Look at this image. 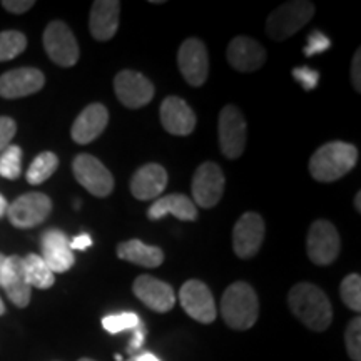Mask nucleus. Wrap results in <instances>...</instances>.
Wrapping results in <instances>:
<instances>
[{"instance_id":"obj_25","label":"nucleus","mask_w":361,"mask_h":361,"mask_svg":"<svg viewBox=\"0 0 361 361\" xmlns=\"http://www.w3.org/2000/svg\"><path fill=\"white\" fill-rule=\"evenodd\" d=\"M117 256L142 268H157L164 261V252L157 246L144 245L141 239H130L117 246Z\"/></svg>"},{"instance_id":"obj_21","label":"nucleus","mask_w":361,"mask_h":361,"mask_svg":"<svg viewBox=\"0 0 361 361\" xmlns=\"http://www.w3.org/2000/svg\"><path fill=\"white\" fill-rule=\"evenodd\" d=\"M109 123V111L102 104H90L78 116L71 129V135L78 144L96 141Z\"/></svg>"},{"instance_id":"obj_42","label":"nucleus","mask_w":361,"mask_h":361,"mask_svg":"<svg viewBox=\"0 0 361 361\" xmlns=\"http://www.w3.org/2000/svg\"><path fill=\"white\" fill-rule=\"evenodd\" d=\"M6 259L7 256H4L2 252H0V286H2V274H4V266H6Z\"/></svg>"},{"instance_id":"obj_9","label":"nucleus","mask_w":361,"mask_h":361,"mask_svg":"<svg viewBox=\"0 0 361 361\" xmlns=\"http://www.w3.org/2000/svg\"><path fill=\"white\" fill-rule=\"evenodd\" d=\"M52 211L51 197L44 192H27L17 197L11 206L7 207L8 221L16 228H34L47 219Z\"/></svg>"},{"instance_id":"obj_47","label":"nucleus","mask_w":361,"mask_h":361,"mask_svg":"<svg viewBox=\"0 0 361 361\" xmlns=\"http://www.w3.org/2000/svg\"><path fill=\"white\" fill-rule=\"evenodd\" d=\"M128 361H137V360H135V356H133V358H129Z\"/></svg>"},{"instance_id":"obj_32","label":"nucleus","mask_w":361,"mask_h":361,"mask_svg":"<svg viewBox=\"0 0 361 361\" xmlns=\"http://www.w3.org/2000/svg\"><path fill=\"white\" fill-rule=\"evenodd\" d=\"M346 350L353 361H361V319H351L345 333Z\"/></svg>"},{"instance_id":"obj_16","label":"nucleus","mask_w":361,"mask_h":361,"mask_svg":"<svg viewBox=\"0 0 361 361\" xmlns=\"http://www.w3.org/2000/svg\"><path fill=\"white\" fill-rule=\"evenodd\" d=\"M45 78L34 67H20L0 75V97L19 99L39 92L44 87Z\"/></svg>"},{"instance_id":"obj_20","label":"nucleus","mask_w":361,"mask_h":361,"mask_svg":"<svg viewBox=\"0 0 361 361\" xmlns=\"http://www.w3.org/2000/svg\"><path fill=\"white\" fill-rule=\"evenodd\" d=\"M162 128L174 135H188L196 128V114L180 97H166L161 104Z\"/></svg>"},{"instance_id":"obj_6","label":"nucleus","mask_w":361,"mask_h":361,"mask_svg":"<svg viewBox=\"0 0 361 361\" xmlns=\"http://www.w3.org/2000/svg\"><path fill=\"white\" fill-rule=\"evenodd\" d=\"M340 234L336 228L326 219H318L310 226L306 250L310 259L318 266H328L340 255Z\"/></svg>"},{"instance_id":"obj_46","label":"nucleus","mask_w":361,"mask_h":361,"mask_svg":"<svg viewBox=\"0 0 361 361\" xmlns=\"http://www.w3.org/2000/svg\"><path fill=\"white\" fill-rule=\"evenodd\" d=\"M79 361H94V360H90V358H80Z\"/></svg>"},{"instance_id":"obj_4","label":"nucleus","mask_w":361,"mask_h":361,"mask_svg":"<svg viewBox=\"0 0 361 361\" xmlns=\"http://www.w3.org/2000/svg\"><path fill=\"white\" fill-rule=\"evenodd\" d=\"M316 7L306 0L286 2L269 13L266 20V32L273 40H284L295 35L301 27L313 19Z\"/></svg>"},{"instance_id":"obj_1","label":"nucleus","mask_w":361,"mask_h":361,"mask_svg":"<svg viewBox=\"0 0 361 361\" xmlns=\"http://www.w3.org/2000/svg\"><path fill=\"white\" fill-rule=\"evenodd\" d=\"M293 314L313 331H324L333 319V310L322 288L311 283H298L288 295Z\"/></svg>"},{"instance_id":"obj_28","label":"nucleus","mask_w":361,"mask_h":361,"mask_svg":"<svg viewBox=\"0 0 361 361\" xmlns=\"http://www.w3.org/2000/svg\"><path fill=\"white\" fill-rule=\"evenodd\" d=\"M27 47V37L19 30L0 32V62L12 61L20 56Z\"/></svg>"},{"instance_id":"obj_44","label":"nucleus","mask_w":361,"mask_h":361,"mask_svg":"<svg viewBox=\"0 0 361 361\" xmlns=\"http://www.w3.org/2000/svg\"><path fill=\"white\" fill-rule=\"evenodd\" d=\"M4 313H6V305H4L2 298H0V316H2Z\"/></svg>"},{"instance_id":"obj_31","label":"nucleus","mask_w":361,"mask_h":361,"mask_svg":"<svg viewBox=\"0 0 361 361\" xmlns=\"http://www.w3.org/2000/svg\"><path fill=\"white\" fill-rule=\"evenodd\" d=\"M142 322L135 313H119V314H109L102 319V326L106 331L116 333L126 331V329H135L141 326Z\"/></svg>"},{"instance_id":"obj_26","label":"nucleus","mask_w":361,"mask_h":361,"mask_svg":"<svg viewBox=\"0 0 361 361\" xmlns=\"http://www.w3.org/2000/svg\"><path fill=\"white\" fill-rule=\"evenodd\" d=\"M24 269L27 281L32 288L49 290L56 281V274L45 264V261L39 255H27L24 258Z\"/></svg>"},{"instance_id":"obj_30","label":"nucleus","mask_w":361,"mask_h":361,"mask_svg":"<svg viewBox=\"0 0 361 361\" xmlns=\"http://www.w3.org/2000/svg\"><path fill=\"white\" fill-rule=\"evenodd\" d=\"M340 296L343 303L358 313L361 310V278L360 274L351 273L341 281Z\"/></svg>"},{"instance_id":"obj_27","label":"nucleus","mask_w":361,"mask_h":361,"mask_svg":"<svg viewBox=\"0 0 361 361\" xmlns=\"http://www.w3.org/2000/svg\"><path fill=\"white\" fill-rule=\"evenodd\" d=\"M57 168L59 159L54 152H40V154L32 161L30 168L27 169V180H29L30 184H34V186H37V184H42L44 180L51 178V176L56 173Z\"/></svg>"},{"instance_id":"obj_13","label":"nucleus","mask_w":361,"mask_h":361,"mask_svg":"<svg viewBox=\"0 0 361 361\" xmlns=\"http://www.w3.org/2000/svg\"><path fill=\"white\" fill-rule=\"evenodd\" d=\"M116 96L129 109L147 106L154 97V85L141 72L121 71L114 79Z\"/></svg>"},{"instance_id":"obj_11","label":"nucleus","mask_w":361,"mask_h":361,"mask_svg":"<svg viewBox=\"0 0 361 361\" xmlns=\"http://www.w3.org/2000/svg\"><path fill=\"white\" fill-rule=\"evenodd\" d=\"M178 66L183 78L192 87L204 84L209 74V57H207L206 45L200 39L184 40L178 52Z\"/></svg>"},{"instance_id":"obj_33","label":"nucleus","mask_w":361,"mask_h":361,"mask_svg":"<svg viewBox=\"0 0 361 361\" xmlns=\"http://www.w3.org/2000/svg\"><path fill=\"white\" fill-rule=\"evenodd\" d=\"M329 45V39L324 35L323 32H319V30H314V32L310 34L308 37V42H306V47H305V56H316V54H322L324 51H328Z\"/></svg>"},{"instance_id":"obj_36","label":"nucleus","mask_w":361,"mask_h":361,"mask_svg":"<svg viewBox=\"0 0 361 361\" xmlns=\"http://www.w3.org/2000/svg\"><path fill=\"white\" fill-rule=\"evenodd\" d=\"M2 7L12 13H24L34 7L32 0H6Z\"/></svg>"},{"instance_id":"obj_39","label":"nucleus","mask_w":361,"mask_h":361,"mask_svg":"<svg viewBox=\"0 0 361 361\" xmlns=\"http://www.w3.org/2000/svg\"><path fill=\"white\" fill-rule=\"evenodd\" d=\"M134 331V336H133V343L129 345V353H135L137 350H141L142 343H144V329H142V324L141 326H137Z\"/></svg>"},{"instance_id":"obj_43","label":"nucleus","mask_w":361,"mask_h":361,"mask_svg":"<svg viewBox=\"0 0 361 361\" xmlns=\"http://www.w3.org/2000/svg\"><path fill=\"white\" fill-rule=\"evenodd\" d=\"M361 192H358V194H356V200H355V207H356V211H358V213H360V211H361Z\"/></svg>"},{"instance_id":"obj_37","label":"nucleus","mask_w":361,"mask_h":361,"mask_svg":"<svg viewBox=\"0 0 361 361\" xmlns=\"http://www.w3.org/2000/svg\"><path fill=\"white\" fill-rule=\"evenodd\" d=\"M360 67H361V51L355 52L353 62H351V84L356 89V92H361V74H360Z\"/></svg>"},{"instance_id":"obj_35","label":"nucleus","mask_w":361,"mask_h":361,"mask_svg":"<svg viewBox=\"0 0 361 361\" xmlns=\"http://www.w3.org/2000/svg\"><path fill=\"white\" fill-rule=\"evenodd\" d=\"M293 75H295V79L303 85L306 90L314 89L316 85H318L319 74L316 71L310 69V67H296V69L293 71Z\"/></svg>"},{"instance_id":"obj_10","label":"nucleus","mask_w":361,"mask_h":361,"mask_svg":"<svg viewBox=\"0 0 361 361\" xmlns=\"http://www.w3.org/2000/svg\"><path fill=\"white\" fill-rule=\"evenodd\" d=\"M179 301L183 310L200 323H213L218 316L214 298L209 288L200 279H189L179 291Z\"/></svg>"},{"instance_id":"obj_40","label":"nucleus","mask_w":361,"mask_h":361,"mask_svg":"<svg viewBox=\"0 0 361 361\" xmlns=\"http://www.w3.org/2000/svg\"><path fill=\"white\" fill-rule=\"evenodd\" d=\"M135 360L137 361H161L157 356H154L152 353H142V355H137L135 356Z\"/></svg>"},{"instance_id":"obj_18","label":"nucleus","mask_w":361,"mask_h":361,"mask_svg":"<svg viewBox=\"0 0 361 361\" xmlns=\"http://www.w3.org/2000/svg\"><path fill=\"white\" fill-rule=\"evenodd\" d=\"M228 62L233 69L239 72L258 71L266 62V51L258 40L238 35L229 42Z\"/></svg>"},{"instance_id":"obj_22","label":"nucleus","mask_w":361,"mask_h":361,"mask_svg":"<svg viewBox=\"0 0 361 361\" xmlns=\"http://www.w3.org/2000/svg\"><path fill=\"white\" fill-rule=\"evenodd\" d=\"M166 186H168V173L156 162L139 168L130 179V192L139 201L154 200L164 192Z\"/></svg>"},{"instance_id":"obj_29","label":"nucleus","mask_w":361,"mask_h":361,"mask_svg":"<svg viewBox=\"0 0 361 361\" xmlns=\"http://www.w3.org/2000/svg\"><path fill=\"white\" fill-rule=\"evenodd\" d=\"M22 173V149L11 144L0 154V176L6 179H17Z\"/></svg>"},{"instance_id":"obj_15","label":"nucleus","mask_w":361,"mask_h":361,"mask_svg":"<svg viewBox=\"0 0 361 361\" xmlns=\"http://www.w3.org/2000/svg\"><path fill=\"white\" fill-rule=\"evenodd\" d=\"M133 291L147 308L156 311V313H168L176 305L173 288L168 283L154 276H149V274H142L135 279Z\"/></svg>"},{"instance_id":"obj_19","label":"nucleus","mask_w":361,"mask_h":361,"mask_svg":"<svg viewBox=\"0 0 361 361\" xmlns=\"http://www.w3.org/2000/svg\"><path fill=\"white\" fill-rule=\"evenodd\" d=\"M7 293L8 300L19 308H25L30 303V295H32V286L27 281L24 258L20 256H8L6 259L2 274V286Z\"/></svg>"},{"instance_id":"obj_38","label":"nucleus","mask_w":361,"mask_h":361,"mask_svg":"<svg viewBox=\"0 0 361 361\" xmlns=\"http://www.w3.org/2000/svg\"><path fill=\"white\" fill-rule=\"evenodd\" d=\"M90 245H92V239H90L89 234H79L78 238L71 239V250H79V251H85L87 247H90Z\"/></svg>"},{"instance_id":"obj_23","label":"nucleus","mask_w":361,"mask_h":361,"mask_svg":"<svg viewBox=\"0 0 361 361\" xmlns=\"http://www.w3.org/2000/svg\"><path fill=\"white\" fill-rule=\"evenodd\" d=\"M121 2L117 0H97L90 8L89 29L96 40H109L119 27Z\"/></svg>"},{"instance_id":"obj_45","label":"nucleus","mask_w":361,"mask_h":361,"mask_svg":"<svg viewBox=\"0 0 361 361\" xmlns=\"http://www.w3.org/2000/svg\"><path fill=\"white\" fill-rule=\"evenodd\" d=\"M116 361H123V356H121V355H116Z\"/></svg>"},{"instance_id":"obj_3","label":"nucleus","mask_w":361,"mask_h":361,"mask_svg":"<svg viewBox=\"0 0 361 361\" xmlns=\"http://www.w3.org/2000/svg\"><path fill=\"white\" fill-rule=\"evenodd\" d=\"M221 314L229 328L239 331L250 329L256 323L259 314V301L250 284L238 281L224 291L221 300Z\"/></svg>"},{"instance_id":"obj_24","label":"nucleus","mask_w":361,"mask_h":361,"mask_svg":"<svg viewBox=\"0 0 361 361\" xmlns=\"http://www.w3.org/2000/svg\"><path fill=\"white\" fill-rule=\"evenodd\" d=\"M166 214H173L180 221H194L197 218V209L194 202L184 194H169L154 201V204L147 211L149 219L152 221L161 219Z\"/></svg>"},{"instance_id":"obj_14","label":"nucleus","mask_w":361,"mask_h":361,"mask_svg":"<svg viewBox=\"0 0 361 361\" xmlns=\"http://www.w3.org/2000/svg\"><path fill=\"white\" fill-rule=\"evenodd\" d=\"M264 241V221L258 213H245L233 229V247L239 258H252Z\"/></svg>"},{"instance_id":"obj_7","label":"nucleus","mask_w":361,"mask_h":361,"mask_svg":"<svg viewBox=\"0 0 361 361\" xmlns=\"http://www.w3.org/2000/svg\"><path fill=\"white\" fill-rule=\"evenodd\" d=\"M72 171L80 186L92 196L106 197L114 189V178L97 157L79 154L72 162Z\"/></svg>"},{"instance_id":"obj_41","label":"nucleus","mask_w":361,"mask_h":361,"mask_svg":"<svg viewBox=\"0 0 361 361\" xmlns=\"http://www.w3.org/2000/svg\"><path fill=\"white\" fill-rule=\"evenodd\" d=\"M7 207H8V204H7L6 197L0 194V218H4V214H7Z\"/></svg>"},{"instance_id":"obj_17","label":"nucleus","mask_w":361,"mask_h":361,"mask_svg":"<svg viewBox=\"0 0 361 361\" xmlns=\"http://www.w3.org/2000/svg\"><path fill=\"white\" fill-rule=\"evenodd\" d=\"M45 264L54 274L66 273L74 266V252L71 250V239L61 229H49L42 234V256Z\"/></svg>"},{"instance_id":"obj_34","label":"nucleus","mask_w":361,"mask_h":361,"mask_svg":"<svg viewBox=\"0 0 361 361\" xmlns=\"http://www.w3.org/2000/svg\"><path fill=\"white\" fill-rule=\"evenodd\" d=\"M17 133V124L12 117H0V152L11 146V141Z\"/></svg>"},{"instance_id":"obj_5","label":"nucleus","mask_w":361,"mask_h":361,"mask_svg":"<svg viewBox=\"0 0 361 361\" xmlns=\"http://www.w3.org/2000/svg\"><path fill=\"white\" fill-rule=\"evenodd\" d=\"M44 49L52 62L61 67H72L79 61V45L69 25L52 20L44 30Z\"/></svg>"},{"instance_id":"obj_8","label":"nucleus","mask_w":361,"mask_h":361,"mask_svg":"<svg viewBox=\"0 0 361 361\" xmlns=\"http://www.w3.org/2000/svg\"><path fill=\"white\" fill-rule=\"evenodd\" d=\"M219 147L228 159H238L246 147V121L236 106H226L219 114Z\"/></svg>"},{"instance_id":"obj_12","label":"nucleus","mask_w":361,"mask_h":361,"mask_svg":"<svg viewBox=\"0 0 361 361\" xmlns=\"http://www.w3.org/2000/svg\"><path fill=\"white\" fill-rule=\"evenodd\" d=\"M224 192V174L216 162H204L192 176L194 202L209 209L221 201Z\"/></svg>"},{"instance_id":"obj_2","label":"nucleus","mask_w":361,"mask_h":361,"mask_svg":"<svg viewBox=\"0 0 361 361\" xmlns=\"http://www.w3.org/2000/svg\"><path fill=\"white\" fill-rule=\"evenodd\" d=\"M358 149L348 142H328L311 156L310 174L319 183H333L341 179L356 166Z\"/></svg>"}]
</instances>
